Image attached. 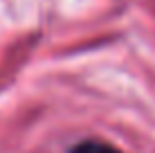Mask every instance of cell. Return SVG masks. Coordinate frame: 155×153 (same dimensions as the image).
I'll return each instance as SVG.
<instances>
[{"label":"cell","mask_w":155,"mask_h":153,"mask_svg":"<svg viewBox=\"0 0 155 153\" xmlns=\"http://www.w3.org/2000/svg\"><path fill=\"white\" fill-rule=\"evenodd\" d=\"M70 153H119V151L113 149L110 144H106V142L88 140V142H81V144H77Z\"/></svg>","instance_id":"6da1fadb"}]
</instances>
